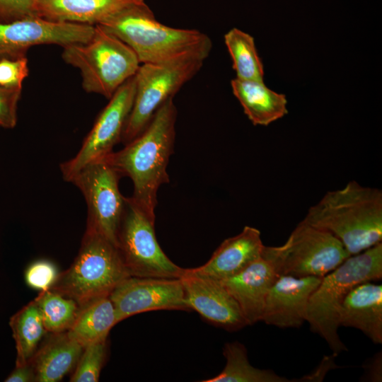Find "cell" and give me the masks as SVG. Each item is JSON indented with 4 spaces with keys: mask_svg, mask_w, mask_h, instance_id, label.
<instances>
[{
    "mask_svg": "<svg viewBox=\"0 0 382 382\" xmlns=\"http://www.w3.org/2000/svg\"><path fill=\"white\" fill-rule=\"evenodd\" d=\"M176 118L177 109L170 98L157 110L141 134L122 149L103 158L122 177L132 180V197L153 216L158 188L169 182L166 169L174 149Z\"/></svg>",
    "mask_w": 382,
    "mask_h": 382,
    "instance_id": "6da1fadb",
    "label": "cell"
},
{
    "mask_svg": "<svg viewBox=\"0 0 382 382\" xmlns=\"http://www.w3.org/2000/svg\"><path fill=\"white\" fill-rule=\"evenodd\" d=\"M303 221L329 232L356 255L382 241V191L349 181L327 192Z\"/></svg>",
    "mask_w": 382,
    "mask_h": 382,
    "instance_id": "7a4b0ae2",
    "label": "cell"
},
{
    "mask_svg": "<svg viewBox=\"0 0 382 382\" xmlns=\"http://www.w3.org/2000/svg\"><path fill=\"white\" fill-rule=\"evenodd\" d=\"M382 243L350 255L323 277L311 295L306 320L337 355L347 351L337 330L340 306L348 293L357 285L381 279Z\"/></svg>",
    "mask_w": 382,
    "mask_h": 382,
    "instance_id": "3957f363",
    "label": "cell"
},
{
    "mask_svg": "<svg viewBox=\"0 0 382 382\" xmlns=\"http://www.w3.org/2000/svg\"><path fill=\"white\" fill-rule=\"evenodd\" d=\"M126 43L141 64L161 62L185 52L212 47L205 33L159 23L143 3L124 9L98 24Z\"/></svg>",
    "mask_w": 382,
    "mask_h": 382,
    "instance_id": "277c9868",
    "label": "cell"
},
{
    "mask_svg": "<svg viewBox=\"0 0 382 382\" xmlns=\"http://www.w3.org/2000/svg\"><path fill=\"white\" fill-rule=\"evenodd\" d=\"M211 50L204 47L161 62L140 64L134 75L133 106L121 141L126 144L143 132L157 110L199 71Z\"/></svg>",
    "mask_w": 382,
    "mask_h": 382,
    "instance_id": "5b68a950",
    "label": "cell"
},
{
    "mask_svg": "<svg viewBox=\"0 0 382 382\" xmlns=\"http://www.w3.org/2000/svg\"><path fill=\"white\" fill-rule=\"evenodd\" d=\"M62 47V59L80 71L84 91L108 99L141 64L126 43L98 25L88 42Z\"/></svg>",
    "mask_w": 382,
    "mask_h": 382,
    "instance_id": "8992f818",
    "label": "cell"
},
{
    "mask_svg": "<svg viewBox=\"0 0 382 382\" xmlns=\"http://www.w3.org/2000/svg\"><path fill=\"white\" fill-rule=\"evenodd\" d=\"M129 276L117 246L86 230L76 257L50 289L74 299L80 306L109 296Z\"/></svg>",
    "mask_w": 382,
    "mask_h": 382,
    "instance_id": "52a82bcc",
    "label": "cell"
},
{
    "mask_svg": "<svg viewBox=\"0 0 382 382\" xmlns=\"http://www.w3.org/2000/svg\"><path fill=\"white\" fill-rule=\"evenodd\" d=\"M349 256L337 238L303 220L283 245H265L262 253L279 276L295 277L322 278Z\"/></svg>",
    "mask_w": 382,
    "mask_h": 382,
    "instance_id": "ba28073f",
    "label": "cell"
},
{
    "mask_svg": "<svg viewBox=\"0 0 382 382\" xmlns=\"http://www.w3.org/2000/svg\"><path fill=\"white\" fill-rule=\"evenodd\" d=\"M155 216L132 197H125L117 248L129 276L180 278L185 268L173 262L160 247L154 231Z\"/></svg>",
    "mask_w": 382,
    "mask_h": 382,
    "instance_id": "9c48e42d",
    "label": "cell"
},
{
    "mask_svg": "<svg viewBox=\"0 0 382 382\" xmlns=\"http://www.w3.org/2000/svg\"><path fill=\"white\" fill-rule=\"evenodd\" d=\"M121 175L101 158L84 166L71 180L83 194L87 205L86 230L117 246L125 197L119 190Z\"/></svg>",
    "mask_w": 382,
    "mask_h": 382,
    "instance_id": "30bf717a",
    "label": "cell"
},
{
    "mask_svg": "<svg viewBox=\"0 0 382 382\" xmlns=\"http://www.w3.org/2000/svg\"><path fill=\"white\" fill-rule=\"evenodd\" d=\"M136 83L134 76L127 80L109 99L85 137L76 155L60 164L64 180L73 177L86 165L100 160L121 141L122 132L132 110Z\"/></svg>",
    "mask_w": 382,
    "mask_h": 382,
    "instance_id": "8fae6325",
    "label": "cell"
},
{
    "mask_svg": "<svg viewBox=\"0 0 382 382\" xmlns=\"http://www.w3.org/2000/svg\"><path fill=\"white\" fill-rule=\"evenodd\" d=\"M95 25L53 21L37 16L0 22V59L26 57L33 46L54 44L64 47L85 43L93 36Z\"/></svg>",
    "mask_w": 382,
    "mask_h": 382,
    "instance_id": "7c38bea8",
    "label": "cell"
},
{
    "mask_svg": "<svg viewBox=\"0 0 382 382\" xmlns=\"http://www.w3.org/2000/svg\"><path fill=\"white\" fill-rule=\"evenodd\" d=\"M117 323L132 316L158 310L188 311L180 278L129 276L109 294Z\"/></svg>",
    "mask_w": 382,
    "mask_h": 382,
    "instance_id": "4fadbf2b",
    "label": "cell"
},
{
    "mask_svg": "<svg viewBox=\"0 0 382 382\" xmlns=\"http://www.w3.org/2000/svg\"><path fill=\"white\" fill-rule=\"evenodd\" d=\"M180 279L190 311L226 330L248 325L238 304L219 281L190 274L185 270Z\"/></svg>",
    "mask_w": 382,
    "mask_h": 382,
    "instance_id": "5bb4252c",
    "label": "cell"
},
{
    "mask_svg": "<svg viewBox=\"0 0 382 382\" xmlns=\"http://www.w3.org/2000/svg\"><path fill=\"white\" fill-rule=\"evenodd\" d=\"M321 279L279 276L267 293L261 320L279 328L301 326L309 298Z\"/></svg>",
    "mask_w": 382,
    "mask_h": 382,
    "instance_id": "9a60e30c",
    "label": "cell"
},
{
    "mask_svg": "<svg viewBox=\"0 0 382 382\" xmlns=\"http://www.w3.org/2000/svg\"><path fill=\"white\" fill-rule=\"evenodd\" d=\"M264 246L260 231L245 226L236 236L225 239L205 264L185 269V272L222 280L241 272L261 257Z\"/></svg>",
    "mask_w": 382,
    "mask_h": 382,
    "instance_id": "2e32d148",
    "label": "cell"
},
{
    "mask_svg": "<svg viewBox=\"0 0 382 382\" xmlns=\"http://www.w3.org/2000/svg\"><path fill=\"white\" fill-rule=\"evenodd\" d=\"M278 277L261 256L241 272L219 282L238 304L248 325H253L261 320L267 293Z\"/></svg>",
    "mask_w": 382,
    "mask_h": 382,
    "instance_id": "e0dca14e",
    "label": "cell"
},
{
    "mask_svg": "<svg viewBox=\"0 0 382 382\" xmlns=\"http://www.w3.org/2000/svg\"><path fill=\"white\" fill-rule=\"evenodd\" d=\"M340 326L361 331L373 342L382 343V285L366 282L346 296L338 314Z\"/></svg>",
    "mask_w": 382,
    "mask_h": 382,
    "instance_id": "ac0fdd59",
    "label": "cell"
},
{
    "mask_svg": "<svg viewBox=\"0 0 382 382\" xmlns=\"http://www.w3.org/2000/svg\"><path fill=\"white\" fill-rule=\"evenodd\" d=\"M36 16L96 25L144 0H33Z\"/></svg>",
    "mask_w": 382,
    "mask_h": 382,
    "instance_id": "d6986e66",
    "label": "cell"
},
{
    "mask_svg": "<svg viewBox=\"0 0 382 382\" xmlns=\"http://www.w3.org/2000/svg\"><path fill=\"white\" fill-rule=\"evenodd\" d=\"M231 86L233 95L254 125L267 126L288 113L286 96L271 90L264 81L235 78Z\"/></svg>",
    "mask_w": 382,
    "mask_h": 382,
    "instance_id": "ffe728a7",
    "label": "cell"
},
{
    "mask_svg": "<svg viewBox=\"0 0 382 382\" xmlns=\"http://www.w3.org/2000/svg\"><path fill=\"white\" fill-rule=\"evenodd\" d=\"M36 351L30 361L35 381L57 382L76 364L83 347L67 333L58 332Z\"/></svg>",
    "mask_w": 382,
    "mask_h": 382,
    "instance_id": "44dd1931",
    "label": "cell"
},
{
    "mask_svg": "<svg viewBox=\"0 0 382 382\" xmlns=\"http://www.w3.org/2000/svg\"><path fill=\"white\" fill-rule=\"evenodd\" d=\"M117 323L114 306L109 296L99 297L80 306L76 317L66 331L83 347L106 339Z\"/></svg>",
    "mask_w": 382,
    "mask_h": 382,
    "instance_id": "7402d4cb",
    "label": "cell"
},
{
    "mask_svg": "<svg viewBox=\"0 0 382 382\" xmlns=\"http://www.w3.org/2000/svg\"><path fill=\"white\" fill-rule=\"evenodd\" d=\"M16 343V366L29 362L47 330L37 305L33 301L16 313L9 320Z\"/></svg>",
    "mask_w": 382,
    "mask_h": 382,
    "instance_id": "603a6c76",
    "label": "cell"
},
{
    "mask_svg": "<svg viewBox=\"0 0 382 382\" xmlns=\"http://www.w3.org/2000/svg\"><path fill=\"white\" fill-rule=\"evenodd\" d=\"M223 354L226 359L224 369L213 378L202 382H289L272 370L260 369L253 366L248 357L247 349L239 342H227Z\"/></svg>",
    "mask_w": 382,
    "mask_h": 382,
    "instance_id": "cb8c5ba5",
    "label": "cell"
},
{
    "mask_svg": "<svg viewBox=\"0 0 382 382\" xmlns=\"http://www.w3.org/2000/svg\"><path fill=\"white\" fill-rule=\"evenodd\" d=\"M224 42L232 59L236 79L264 81L263 64L252 35L233 28L224 35Z\"/></svg>",
    "mask_w": 382,
    "mask_h": 382,
    "instance_id": "d4e9b609",
    "label": "cell"
},
{
    "mask_svg": "<svg viewBox=\"0 0 382 382\" xmlns=\"http://www.w3.org/2000/svg\"><path fill=\"white\" fill-rule=\"evenodd\" d=\"M34 301L39 308L47 331L52 333L67 331L79 308L74 299L52 289L40 291Z\"/></svg>",
    "mask_w": 382,
    "mask_h": 382,
    "instance_id": "484cf974",
    "label": "cell"
},
{
    "mask_svg": "<svg viewBox=\"0 0 382 382\" xmlns=\"http://www.w3.org/2000/svg\"><path fill=\"white\" fill-rule=\"evenodd\" d=\"M107 338L88 344L83 348L70 381L97 382L105 362Z\"/></svg>",
    "mask_w": 382,
    "mask_h": 382,
    "instance_id": "4316f807",
    "label": "cell"
},
{
    "mask_svg": "<svg viewBox=\"0 0 382 382\" xmlns=\"http://www.w3.org/2000/svg\"><path fill=\"white\" fill-rule=\"evenodd\" d=\"M58 276L57 269L52 262L40 260L27 267L24 277L28 286L43 291L52 288Z\"/></svg>",
    "mask_w": 382,
    "mask_h": 382,
    "instance_id": "83f0119b",
    "label": "cell"
},
{
    "mask_svg": "<svg viewBox=\"0 0 382 382\" xmlns=\"http://www.w3.org/2000/svg\"><path fill=\"white\" fill-rule=\"evenodd\" d=\"M29 69L26 57L17 59H0V86L21 88L28 76Z\"/></svg>",
    "mask_w": 382,
    "mask_h": 382,
    "instance_id": "f1b7e54d",
    "label": "cell"
},
{
    "mask_svg": "<svg viewBox=\"0 0 382 382\" xmlns=\"http://www.w3.org/2000/svg\"><path fill=\"white\" fill-rule=\"evenodd\" d=\"M21 88L0 86V126L14 128L17 123V107L21 95Z\"/></svg>",
    "mask_w": 382,
    "mask_h": 382,
    "instance_id": "f546056e",
    "label": "cell"
},
{
    "mask_svg": "<svg viewBox=\"0 0 382 382\" xmlns=\"http://www.w3.org/2000/svg\"><path fill=\"white\" fill-rule=\"evenodd\" d=\"M36 16L33 0H0V22L9 23Z\"/></svg>",
    "mask_w": 382,
    "mask_h": 382,
    "instance_id": "4dcf8cb0",
    "label": "cell"
},
{
    "mask_svg": "<svg viewBox=\"0 0 382 382\" xmlns=\"http://www.w3.org/2000/svg\"><path fill=\"white\" fill-rule=\"evenodd\" d=\"M5 382L35 381V374L30 361L16 366L13 371L5 378Z\"/></svg>",
    "mask_w": 382,
    "mask_h": 382,
    "instance_id": "1f68e13d",
    "label": "cell"
},
{
    "mask_svg": "<svg viewBox=\"0 0 382 382\" xmlns=\"http://www.w3.org/2000/svg\"><path fill=\"white\" fill-rule=\"evenodd\" d=\"M366 370V378L371 381H381V352L369 360Z\"/></svg>",
    "mask_w": 382,
    "mask_h": 382,
    "instance_id": "d6a6232c",
    "label": "cell"
}]
</instances>
